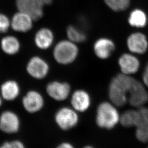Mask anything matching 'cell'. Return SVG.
I'll list each match as a JSON object with an SVG mask.
<instances>
[{
  "mask_svg": "<svg viewBox=\"0 0 148 148\" xmlns=\"http://www.w3.org/2000/svg\"><path fill=\"white\" fill-rule=\"evenodd\" d=\"M147 148H148V147H147Z\"/></svg>",
  "mask_w": 148,
  "mask_h": 148,
  "instance_id": "obj_30",
  "label": "cell"
},
{
  "mask_svg": "<svg viewBox=\"0 0 148 148\" xmlns=\"http://www.w3.org/2000/svg\"><path fill=\"white\" fill-rule=\"evenodd\" d=\"M71 91L70 85L64 82L52 81L46 87V91L49 96L57 101H63L67 99Z\"/></svg>",
  "mask_w": 148,
  "mask_h": 148,
  "instance_id": "obj_12",
  "label": "cell"
},
{
  "mask_svg": "<svg viewBox=\"0 0 148 148\" xmlns=\"http://www.w3.org/2000/svg\"><path fill=\"white\" fill-rule=\"evenodd\" d=\"M2 103H3V102H2V98H1V96H0V107L2 105Z\"/></svg>",
  "mask_w": 148,
  "mask_h": 148,
  "instance_id": "obj_29",
  "label": "cell"
},
{
  "mask_svg": "<svg viewBox=\"0 0 148 148\" xmlns=\"http://www.w3.org/2000/svg\"><path fill=\"white\" fill-rule=\"evenodd\" d=\"M49 69L47 62L39 56H34L27 64V72L33 78L36 80H42L46 77Z\"/></svg>",
  "mask_w": 148,
  "mask_h": 148,
  "instance_id": "obj_10",
  "label": "cell"
},
{
  "mask_svg": "<svg viewBox=\"0 0 148 148\" xmlns=\"http://www.w3.org/2000/svg\"><path fill=\"white\" fill-rule=\"evenodd\" d=\"M34 21L33 19L28 14L18 11L12 17L11 27L15 31L25 33L32 29Z\"/></svg>",
  "mask_w": 148,
  "mask_h": 148,
  "instance_id": "obj_15",
  "label": "cell"
},
{
  "mask_svg": "<svg viewBox=\"0 0 148 148\" xmlns=\"http://www.w3.org/2000/svg\"><path fill=\"white\" fill-rule=\"evenodd\" d=\"M16 5L18 11L28 14L34 21L43 16L45 6L40 0H16Z\"/></svg>",
  "mask_w": 148,
  "mask_h": 148,
  "instance_id": "obj_9",
  "label": "cell"
},
{
  "mask_svg": "<svg viewBox=\"0 0 148 148\" xmlns=\"http://www.w3.org/2000/svg\"><path fill=\"white\" fill-rule=\"evenodd\" d=\"M23 107L29 113L39 112L44 105V100L39 92L35 91H28L22 99Z\"/></svg>",
  "mask_w": 148,
  "mask_h": 148,
  "instance_id": "obj_13",
  "label": "cell"
},
{
  "mask_svg": "<svg viewBox=\"0 0 148 148\" xmlns=\"http://www.w3.org/2000/svg\"><path fill=\"white\" fill-rule=\"evenodd\" d=\"M79 49L76 44L70 40H62L55 45L53 57L58 63L66 65L73 63L77 59Z\"/></svg>",
  "mask_w": 148,
  "mask_h": 148,
  "instance_id": "obj_3",
  "label": "cell"
},
{
  "mask_svg": "<svg viewBox=\"0 0 148 148\" xmlns=\"http://www.w3.org/2000/svg\"><path fill=\"white\" fill-rule=\"evenodd\" d=\"M92 49L94 54L98 59L106 60L109 59L114 53L116 45L111 38L102 37L95 41Z\"/></svg>",
  "mask_w": 148,
  "mask_h": 148,
  "instance_id": "obj_8",
  "label": "cell"
},
{
  "mask_svg": "<svg viewBox=\"0 0 148 148\" xmlns=\"http://www.w3.org/2000/svg\"><path fill=\"white\" fill-rule=\"evenodd\" d=\"M0 46L4 53L10 55L18 53L20 49L19 41L13 36H6L3 37L0 42Z\"/></svg>",
  "mask_w": 148,
  "mask_h": 148,
  "instance_id": "obj_20",
  "label": "cell"
},
{
  "mask_svg": "<svg viewBox=\"0 0 148 148\" xmlns=\"http://www.w3.org/2000/svg\"><path fill=\"white\" fill-rule=\"evenodd\" d=\"M117 108L110 101H103L98 105L95 115V123L98 127L111 130L119 124L120 114Z\"/></svg>",
  "mask_w": 148,
  "mask_h": 148,
  "instance_id": "obj_2",
  "label": "cell"
},
{
  "mask_svg": "<svg viewBox=\"0 0 148 148\" xmlns=\"http://www.w3.org/2000/svg\"><path fill=\"white\" fill-rule=\"evenodd\" d=\"M83 148H95L94 147H92V146L90 145H87L85 146Z\"/></svg>",
  "mask_w": 148,
  "mask_h": 148,
  "instance_id": "obj_28",
  "label": "cell"
},
{
  "mask_svg": "<svg viewBox=\"0 0 148 148\" xmlns=\"http://www.w3.org/2000/svg\"><path fill=\"white\" fill-rule=\"evenodd\" d=\"M54 34L49 28H43L35 34L34 41L37 47L41 50H47L52 46L54 41Z\"/></svg>",
  "mask_w": 148,
  "mask_h": 148,
  "instance_id": "obj_17",
  "label": "cell"
},
{
  "mask_svg": "<svg viewBox=\"0 0 148 148\" xmlns=\"http://www.w3.org/2000/svg\"><path fill=\"white\" fill-rule=\"evenodd\" d=\"M0 148H25V147L22 141L14 140L4 142L0 146Z\"/></svg>",
  "mask_w": 148,
  "mask_h": 148,
  "instance_id": "obj_25",
  "label": "cell"
},
{
  "mask_svg": "<svg viewBox=\"0 0 148 148\" xmlns=\"http://www.w3.org/2000/svg\"><path fill=\"white\" fill-rule=\"evenodd\" d=\"M148 102V88L142 81L136 79L129 92L128 103L133 107L138 109Z\"/></svg>",
  "mask_w": 148,
  "mask_h": 148,
  "instance_id": "obj_7",
  "label": "cell"
},
{
  "mask_svg": "<svg viewBox=\"0 0 148 148\" xmlns=\"http://www.w3.org/2000/svg\"><path fill=\"white\" fill-rule=\"evenodd\" d=\"M20 120L16 113L5 111L0 115V130L6 134H14L19 131Z\"/></svg>",
  "mask_w": 148,
  "mask_h": 148,
  "instance_id": "obj_11",
  "label": "cell"
},
{
  "mask_svg": "<svg viewBox=\"0 0 148 148\" xmlns=\"http://www.w3.org/2000/svg\"><path fill=\"white\" fill-rule=\"evenodd\" d=\"M106 6L114 12H122L127 10L131 5V0H103Z\"/></svg>",
  "mask_w": 148,
  "mask_h": 148,
  "instance_id": "obj_22",
  "label": "cell"
},
{
  "mask_svg": "<svg viewBox=\"0 0 148 148\" xmlns=\"http://www.w3.org/2000/svg\"><path fill=\"white\" fill-rule=\"evenodd\" d=\"M56 124L63 130H68L75 127L79 121L78 112L73 108L64 107L58 110L55 115Z\"/></svg>",
  "mask_w": 148,
  "mask_h": 148,
  "instance_id": "obj_5",
  "label": "cell"
},
{
  "mask_svg": "<svg viewBox=\"0 0 148 148\" xmlns=\"http://www.w3.org/2000/svg\"><path fill=\"white\" fill-rule=\"evenodd\" d=\"M19 85L16 81L9 80L1 84L0 93L1 98L7 101H14L20 94Z\"/></svg>",
  "mask_w": 148,
  "mask_h": 148,
  "instance_id": "obj_18",
  "label": "cell"
},
{
  "mask_svg": "<svg viewBox=\"0 0 148 148\" xmlns=\"http://www.w3.org/2000/svg\"><path fill=\"white\" fill-rule=\"evenodd\" d=\"M127 23L130 27L138 30L145 28L148 24V17L145 11L136 8L130 11L127 17Z\"/></svg>",
  "mask_w": 148,
  "mask_h": 148,
  "instance_id": "obj_16",
  "label": "cell"
},
{
  "mask_svg": "<svg viewBox=\"0 0 148 148\" xmlns=\"http://www.w3.org/2000/svg\"><path fill=\"white\" fill-rule=\"evenodd\" d=\"M71 103L73 109L78 113H84L91 107V96L84 89H79L74 91L71 96Z\"/></svg>",
  "mask_w": 148,
  "mask_h": 148,
  "instance_id": "obj_14",
  "label": "cell"
},
{
  "mask_svg": "<svg viewBox=\"0 0 148 148\" xmlns=\"http://www.w3.org/2000/svg\"><path fill=\"white\" fill-rule=\"evenodd\" d=\"M11 27V21L7 15L0 13V34L5 33Z\"/></svg>",
  "mask_w": 148,
  "mask_h": 148,
  "instance_id": "obj_24",
  "label": "cell"
},
{
  "mask_svg": "<svg viewBox=\"0 0 148 148\" xmlns=\"http://www.w3.org/2000/svg\"><path fill=\"white\" fill-rule=\"evenodd\" d=\"M140 119V114L138 109H130L120 115L119 124L123 127L127 128L136 127L138 126Z\"/></svg>",
  "mask_w": 148,
  "mask_h": 148,
  "instance_id": "obj_19",
  "label": "cell"
},
{
  "mask_svg": "<svg viewBox=\"0 0 148 148\" xmlns=\"http://www.w3.org/2000/svg\"><path fill=\"white\" fill-rule=\"evenodd\" d=\"M66 34L69 40L75 44L83 43L87 39L86 34L74 26H69L67 28Z\"/></svg>",
  "mask_w": 148,
  "mask_h": 148,
  "instance_id": "obj_21",
  "label": "cell"
},
{
  "mask_svg": "<svg viewBox=\"0 0 148 148\" xmlns=\"http://www.w3.org/2000/svg\"><path fill=\"white\" fill-rule=\"evenodd\" d=\"M135 78L133 76L120 73L114 76L108 87V96L109 101L117 107H123L128 102L129 92Z\"/></svg>",
  "mask_w": 148,
  "mask_h": 148,
  "instance_id": "obj_1",
  "label": "cell"
},
{
  "mask_svg": "<svg viewBox=\"0 0 148 148\" xmlns=\"http://www.w3.org/2000/svg\"><path fill=\"white\" fill-rule=\"evenodd\" d=\"M57 148H75L73 144L68 142H64L58 146Z\"/></svg>",
  "mask_w": 148,
  "mask_h": 148,
  "instance_id": "obj_27",
  "label": "cell"
},
{
  "mask_svg": "<svg viewBox=\"0 0 148 148\" xmlns=\"http://www.w3.org/2000/svg\"><path fill=\"white\" fill-rule=\"evenodd\" d=\"M127 50L136 55H142L148 51V38L140 31H136L129 34L126 39Z\"/></svg>",
  "mask_w": 148,
  "mask_h": 148,
  "instance_id": "obj_4",
  "label": "cell"
},
{
  "mask_svg": "<svg viewBox=\"0 0 148 148\" xmlns=\"http://www.w3.org/2000/svg\"><path fill=\"white\" fill-rule=\"evenodd\" d=\"M117 62L120 73L126 75L133 76L140 71L141 67L138 56L129 52L122 53Z\"/></svg>",
  "mask_w": 148,
  "mask_h": 148,
  "instance_id": "obj_6",
  "label": "cell"
},
{
  "mask_svg": "<svg viewBox=\"0 0 148 148\" xmlns=\"http://www.w3.org/2000/svg\"><path fill=\"white\" fill-rule=\"evenodd\" d=\"M142 82L148 89V61L144 67V70L142 75Z\"/></svg>",
  "mask_w": 148,
  "mask_h": 148,
  "instance_id": "obj_26",
  "label": "cell"
},
{
  "mask_svg": "<svg viewBox=\"0 0 148 148\" xmlns=\"http://www.w3.org/2000/svg\"><path fill=\"white\" fill-rule=\"evenodd\" d=\"M135 136L141 143H148V125L138 124L135 127Z\"/></svg>",
  "mask_w": 148,
  "mask_h": 148,
  "instance_id": "obj_23",
  "label": "cell"
}]
</instances>
